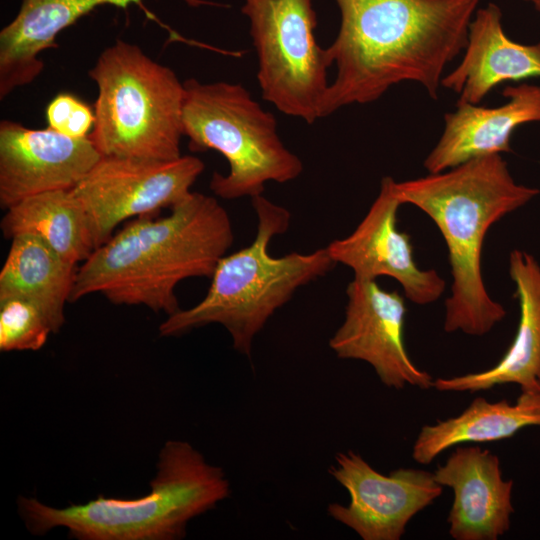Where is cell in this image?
Returning a JSON list of instances; mask_svg holds the SVG:
<instances>
[{
    "label": "cell",
    "mask_w": 540,
    "mask_h": 540,
    "mask_svg": "<svg viewBox=\"0 0 540 540\" xmlns=\"http://www.w3.org/2000/svg\"><path fill=\"white\" fill-rule=\"evenodd\" d=\"M464 50L461 62L441 80V86L459 95L456 104H479L504 82L540 77V42L511 40L495 3L475 11Z\"/></svg>",
    "instance_id": "16"
},
{
    "label": "cell",
    "mask_w": 540,
    "mask_h": 540,
    "mask_svg": "<svg viewBox=\"0 0 540 540\" xmlns=\"http://www.w3.org/2000/svg\"><path fill=\"white\" fill-rule=\"evenodd\" d=\"M520 317L513 342L492 368L450 378H438L433 387L442 392L475 393L496 385L517 384L521 392H540V264L528 252L509 255Z\"/></svg>",
    "instance_id": "17"
},
{
    "label": "cell",
    "mask_w": 540,
    "mask_h": 540,
    "mask_svg": "<svg viewBox=\"0 0 540 540\" xmlns=\"http://www.w3.org/2000/svg\"><path fill=\"white\" fill-rule=\"evenodd\" d=\"M530 2L538 11H540V0H525Z\"/></svg>",
    "instance_id": "25"
},
{
    "label": "cell",
    "mask_w": 540,
    "mask_h": 540,
    "mask_svg": "<svg viewBox=\"0 0 540 540\" xmlns=\"http://www.w3.org/2000/svg\"><path fill=\"white\" fill-rule=\"evenodd\" d=\"M396 181L385 176L379 194L355 230L326 246L332 260L349 267L354 278L395 279L405 296L417 305L437 301L445 291V281L434 269H420L413 258L410 236L397 228V212L402 205L395 192Z\"/></svg>",
    "instance_id": "12"
},
{
    "label": "cell",
    "mask_w": 540,
    "mask_h": 540,
    "mask_svg": "<svg viewBox=\"0 0 540 540\" xmlns=\"http://www.w3.org/2000/svg\"><path fill=\"white\" fill-rule=\"evenodd\" d=\"M5 211L0 227L6 239L36 235L74 264L94 250L85 211L72 189L33 195Z\"/></svg>",
    "instance_id": "21"
},
{
    "label": "cell",
    "mask_w": 540,
    "mask_h": 540,
    "mask_svg": "<svg viewBox=\"0 0 540 540\" xmlns=\"http://www.w3.org/2000/svg\"><path fill=\"white\" fill-rule=\"evenodd\" d=\"M340 12L326 48L337 74L322 117L352 104L378 100L411 81L437 98L443 72L465 48L481 0H334Z\"/></svg>",
    "instance_id": "1"
},
{
    "label": "cell",
    "mask_w": 540,
    "mask_h": 540,
    "mask_svg": "<svg viewBox=\"0 0 540 540\" xmlns=\"http://www.w3.org/2000/svg\"><path fill=\"white\" fill-rule=\"evenodd\" d=\"M264 100L308 124L322 118L331 66L318 45L312 0H244Z\"/></svg>",
    "instance_id": "8"
},
{
    "label": "cell",
    "mask_w": 540,
    "mask_h": 540,
    "mask_svg": "<svg viewBox=\"0 0 540 540\" xmlns=\"http://www.w3.org/2000/svg\"><path fill=\"white\" fill-rule=\"evenodd\" d=\"M107 0H22L0 32V99L32 83L43 71L40 54L55 46L61 31Z\"/></svg>",
    "instance_id": "18"
},
{
    "label": "cell",
    "mask_w": 540,
    "mask_h": 540,
    "mask_svg": "<svg viewBox=\"0 0 540 540\" xmlns=\"http://www.w3.org/2000/svg\"><path fill=\"white\" fill-rule=\"evenodd\" d=\"M433 474L453 490L447 518L452 538L497 540L509 530L513 481L503 479L496 455L478 446H459Z\"/></svg>",
    "instance_id": "14"
},
{
    "label": "cell",
    "mask_w": 540,
    "mask_h": 540,
    "mask_svg": "<svg viewBox=\"0 0 540 540\" xmlns=\"http://www.w3.org/2000/svg\"><path fill=\"white\" fill-rule=\"evenodd\" d=\"M150 488L149 494L139 498L98 495L63 508L20 496L18 509L35 535L60 527L79 540H175L186 535L190 520L230 495L222 468L208 463L182 440L164 444Z\"/></svg>",
    "instance_id": "4"
},
{
    "label": "cell",
    "mask_w": 540,
    "mask_h": 540,
    "mask_svg": "<svg viewBox=\"0 0 540 540\" xmlns=\"http://www.w3.org/2000/svg\"><path fill=\"white\" fill-rule=\"evenodd\" d=\"M190 7H199L203 5L222 6L206 0H183ZM131 4L142 7V0H107V5H112L121 9H127Z\"/></svg>",
    "instance_id": "24"
},
{
    "label": "cell",
    "mask_w": 540,
    "mask_h": 540,
    "mask_svg": "<svg viewBox=\"0 0 540 540\" xmlns=\"http://www.w3.org/2000/svg\"><path fill=\"white\" fill-rule=\"evenodd\" d=\"M527 426H540V392H522L513 405L477 397L460 415L424 425L412 457L426 465L453 446L503 440Z\"/></svg>",
    "instance_id": "19"
},
{
    "label": "cell",
    "mask_w": 540,
    "mask_h": 540,
    "mask_svg": "<svg viewBox=\"0 0 540 540\" xmlns=\"http://www.w3.org/2000/svg\"><path fill=\"white\" fill-rule=\"evenodd\" d=\"M401 204L416 206L438 227L448 250L451 294L445 301L444 330L483 336L506 316L482 275V248L492 225L534 199L540 190L517 183L501 154L465 161L453 168L395 183Z\"/></svg>",
    "instance_id": "3"
},
{
    "label": "cell",
    "mask_w": 540,
    "mask_h": 540,
    "mask_svg": "<svg viewBox=\"0 0 540 540\" xmlns=\"http://www.w3.org/2000/svg\"><path fill=\"white\" fill-rule=\"evenodd\" d=\"M89 77L96 83L90 140L102 156L181 157L184 83L175 72L123 40L104 49Z\"/></svg>",
    "instance_id": "6"
},
{
    "label": "cell",
    "mask_w": 540,
    "mask_h": 540,
    "mask_svg": "<svg viewBox=\"0 0 540 540\" xmlns=\"http://www.w3.org/2000/svg\"><path fill=\"white\" fill-rule=\"evenodd\" d=\"M102 155L89 137L72 138L49 127L0 123V206L6 210L37 194L73 189Z\"/></svg>",
    "instance_id": "13"
},
{
    "label": "cell",
    "mask_w": 540,
    "mask_h": 540,
    "mask_svg": "<svg viewBox=\"0 0 540 540\" xmlns=\"http://www.w3.org/2000/svg\"><path fill=\"white\" fill-rule=\"evenodd\" d=\"M329 473L348 491V505L329 504L328 514L363 540H399L409 521L442 494L434 474L399 468L388 475L354 451L338 453Z\"/></svg>",
    "instance_id": "10"
},
{
    "label": "cell",
    "mask_w": 540,
    "mask_h": 540,
    "mask_svg": "<svg viewBox=\"0 0 540 540\" xmlns=\"http://www.w3.org/2000/svg\"><path fill=\"white\" fill-rule=\"evenodd\" d=\"M251 202L258 220L254 241L220 259L205 297L193 307L167 316L159 326L161 336H180L217 323L231 335L234 349L250 356L255 336L274 312L297 289L333 268L335 262L326 247L273 257L270 241L286 232L291 214L262 194Z\"/></svg>",
    "instance_id": "5"
},
{
    "label": "cell",
    "mask_w": 540,
    "mask_h": 540,
    "mask_svg": "<svg viewBox=\"0 0 540 540\" xmlns=\"http://www.w3.org/2000/svg\"><path fill=\"white\" fill-rule=\"evenodd\" d=\"M506 102L497 107L456 104L444 115V129L424 160L428 173H439L470 159L511 151L514 131L540 122V85L521 83L502 92Z\"/></svg>",
    "instance_id": "15"
},
{
    "label": "cell",
    "mask_w": 540,
    "mask_h": 540,
    "mask_svg": "<svg viewBox=\"0 0 540 540\" xmlns=\"http://www.w3.org/2000/svg\"><path fill=\"white\" fill-rule=\"evenodd\" d=\"M233 240L218 200L191 192L168 215L132 219L94 249L76 270L69 303L100 293L115 305H143L169 316L180 309L178 283L211 278Z\"/></svg>",
    "instance_id": "2"
},
{
    "label": "cell",
    "mask_w": 540,
    "mask_h": 540,
    "mask_svg": "<svg viewBox=\"0 0 540 540\" xmlns=\"http://www.w3.org/2000/svg\"><path fill=\"white\" fill-rule=\"evenodd\" d=\"M45 115L49 128L72 138L88 137L95 122L94 110L70 93L55 96Z\"/></svg>",
    "instance_id": "23"
},
{
    "label": "cell",
    "mask_w": 540,
    "mask_h": 540,
    "mask_svg": "<svg viewBox=\"0 0 540 540\" xmlns=\"http://www.w3.org/2000/svg\"><path fill=\"white\" fill-rule=\"evenodd\" d=\"M184 83L183 134L192 151L215 150L229 172L213 173L210 189L222 199L253 198L269 181L286 183L303 172L301 159L282 142L277 122L241 84Z\"/></svg>",
    "instance_id": "7"
},
{
    "label": "cell",
    "mask_w": 540,
    "mask_h": 540,
    "mask_svg": "<svg viewBox=\"0 0 540 540\" xmlns=\"http://www.w3.org/2000/svg\"><path fill=\"white\" fill-rule=\"evenodd\" d=\"M346 295L344 321L329 340L337 357L369 363L390 388L433 387L432 376L413 363L404 345L403 296L382 289L376 280L357 278L348 284Z\"/></svg>",
    "instance_id": "11"
},
{
    "label": "cell",
    "mask_w": 540,
    "mask_h": 540,
    "mask_svg": "<svg viewBox=\"0 0 540 540\" xmlns=\"http://www.w3.org/2000/svg\"><path fill=\"white\" fill-rule=\"evenodd\" d=\"M204 169L203 161L190 155L174 160L102 156L72 189L85 211L94 249L121 223L183 201Z\"/></svg>",
    "instance_id": "9"
},
{
    "label": "cell",
    "mask_w": 540,
    "mask_h": 540,
    "mask_svg": "<svg viewBox=\"0 0 540 540\" xmlns=\"http://www.w3.org/2000/svg\"><path fill=\"white\" fill-rule=\"evenodd\" d=\"M53 326L39 305L21 296L0 297V351H37Z\"/></svg>",
    "instance_id": "22"
},
{
    "label": "cell",
    "mask_w": 540,
    "mask_h": 540,
    "mask_svg": "<svg viewBox=\"0 0 540 540\" xmlns=\"http://www.w3.org/2000/svg\"><path fill=\"white\" fill-rule=\"evenodd\" d=\"M76 264L66 260L36 235L14 236L0 271V297L21 296L41 307L54 333L65 322Z\"/></svg>",
    "instance_id": "20"
}]
</instances>
